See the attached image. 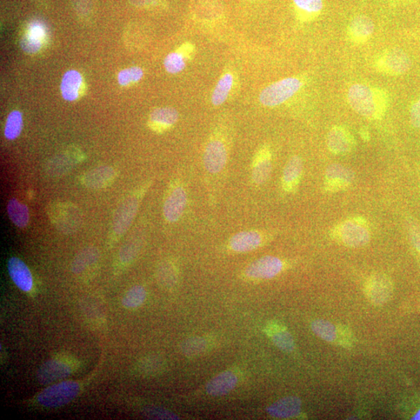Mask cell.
Wrapping results in <instances>:
<instances>
[{
  "label": "cell",
  "instance_id": "1",
  "mask_svg": "<svg viewBox=\"0 0 420 420\" xmlns=\"http://www.w3.org/2000/svg\"><path fill=\"white\" fill-rule=\"evenodd\" d=\"M348 100L352 109L359 116L373 121L383 118L390 104L388 91L362 83L350 86Z\"/></svg>",
  "mask_w": 420,
  "mask_h": 420
},
{
  "label": "cell",
  "instance_id": "2",
  "mask_svg": "<svg viewBox=\"0 0 420 420\" xmlns=\"http://www.w3.org/2000/svg\"><path fill=\"white\" fill-rule=\"evenodd\" d=\"M332 235L349 248H361L369 243L371 231L364 218L355 217L337 224L333 228Z\"/></svg>",
  "mask_w": 420,
  "mask_h": 420
},
{
  "label": "cell",
  "instance_id": "3",
  "mask_svg": "<svg viewBox=\"0 0 420 420\" xmlns=\"http://www.w3.org/2000/svg\"><path fill=\"white\" fill-rule=\"evenodd\" d=\"M304 82L298 77L280 79L266 86L259 95V102L265 107H277L288 102L303 88Z\"/></svg>",
  "mask_w": 420,
  "mask_h": 420
},
{
  "label": "cell",
  "instance_id": "4",
  "mask_svg": "<svg viewBox=\"0 0 420 420\" xmlns=\"http://www.w3.org/2000/svg\"><path fill=\"white\" fill-rule=\"evenodd\" d=\"M412 59L407 53L399 49H387L373 62V68L382 75L400 77L407 73L412 68Z\"/></svg>",
  "mask_w": 420,
  "mask_h": 420
},
{
  "label": "cell",
  "instance_id": "5",
  "mask_svg": "<svg viewBox=\"0 0 420 420\" xmlns=\"http://www.w3.org/2000/svg\"><path fill=\"white\" fill-rule=\"evenodd\" d=\"M48 215L56 228L64 233L76 231L82 222V215L76 205L54 203L49 206Z\"/></svg>",
  "mask_w": 420,
  "mask_h": 420
},
{
  "label": "cell",
  "instance_id": "6",
  "mask_svg": "<svg viewBox=\"0 0 420 420\" xmlns=\"http://www.w3.org/2000/svg\"><path fill=\"white\" fill-rule=\"evenodd\" d=\"M79 385L75 382H63L49 387L38 397V401L45 407H59L68 404L79 394Z\"/></svg>",
  "mask_w": 420,
  "mask_h": 420
},
{
  "label": "cell",
  "instance_id": "7",
  "mask_svg": "<svg viewBox=\"0 0 420 420\" xmlns=\"http://www.w3.org/2000/svg\"><path fill=\"white\" fill-rule=\"evenodd\" d=\"M228 153L221 140L212 139L206 145L203 153L205 169L212 175L219 174L228 162Z\"/></svg>",
  "mask_w": 420,
  "mask_h": 420
},
{
  "label": "cell",
  "instance_id": "8",
  "mask_svg": "<svg viewBox=\"0 0 420 420\" xmlns=\"http://www.w3.org/2000/svg\"><path fill=\"white\" fill-rule=\"evenodd\" d=\"M283 266L281 259L272 256H264L251 263L245 270L244 275L250 279H270L279 274Z\"/></svg>",
  "mask_w": 420,
  "mask_h": 420
},
{
  "label": "cell",
  "instance_id": "9",
  "mask_svg": "<svg viewBox=\"0 0 420 420\" xmlns=\"http://www.w3.org/2000/svg\"><path fill=\"white\" fill-rule=\"evenodd\" d=\"M355 174L346 166L333 164L327 168L325 174V189L330 192H336L348 189L355 181Z\"/></svg>",
  "mask_w": 420,
  "mask_h": 420
},
{
  "label": "cell",
  "instance_id": "10",
  "mask_svg": "<svg viewBox=\"0 0 420 420\" xmlns=\"http://www.w3.org/2000/svg\"><path fill=\"white\" fill-rule=\"evenodd\" d=\"M188 196L182 185H177L173 188L164 204V217L166 221L176 223L179 221L185 210Z\"/></svg>",
  "mask_w": 420,
  "mask_h": 420
},
{
  "label": "cell",
  "instance_id": "11",
  "mask_svg": "<svg viewBox=\"0 0 420 420\" xmlns=\"http://www.w3.org/2000/svg\"><path fill=\"white\" fill-rule=\"evenodd\" d=\"M326 143L331 153L343 155L355 149L356 140L349 130L342 125H335L328 132Z\"/></svg>",
  "mask_w": 420,
  "mask_h": 420
},
{
  "label": "cell",
  "instance_id": "12",
  "mask_svg": "<svg viewBox=\"0 0 420 420\" xmlns=\"http://www.w3.org/2000/svg\"><path fill=\"white\" fill-rule=\"evenodd\" d=\"M375 25L368 16L359 15L353 17L348 24V40L355 45H364L369 41L375 33Z\"/></svg>",
  "mask_w": 420,
  "mask_h": 420
},
{
  "label": "cell",
  "instance_id": "13",
  "mask_svg": "<svg viewBox=\"0 0 420 420\" xmlns=\"http://www.w3.org/2000/svg\"><path fill=\"white\" fill-rule=\"evenodd\" d=\"M366 295L375 304H383L392 295L393 286L390 279L383 274L370 277L365 286Z\"/></svg>",
  "mask_w": 420,
  "mask_h": 420
},
{
  "label": "cell",
  "instance_id": "14",
  "mask_svg": "<svg viewBox=\"0 0 420 420\" xmlns=\"http://www.w3.org/2000/svg\"><path fill=\"white\" fill-rule=\"evenodd\" d=\"M139 208V201L135 196L125 200L117 209L113 219V231L117 235H123L129 230Z\"/></svg>",
  "mask_w": 420,
  "mask_h": 420
},
{
  "label": "cell",
  "instance_id": "15",
  "mask_svg": "<svg viewBox=\"0 0 420 420\" xmlns=\"http://www.w3.org/2000/svg\"><path fill=\"white\" fill-rule=\"evenodd\" d=\"M48 39L46 26L40 22L31 23L24 31L22 40V48L25 52L36 53L41 50Z\"/></svg>",
  "mask_w": 420,
  "mask_h": 420
},
{
  "label": "cell",
  "instance_id": "16",
  "mask_svg": "<svg viewBox=\"0 0 420 420\" xmlns=\"http://www.w3.org/2000/svg\"><path fill=\"white\" fill-rule=\"evenodd\" d=\"M272 169V153L267 146L258 150L252 164L251 178L255 184L261 185L270 178Z\"/></svg>",
  "mask_w": 420,
  "mask_h": 420
},
{
  "label": "cell",
  "instance_id": "17",
  "mask_svg": "<svg viewBox=\"0 0 420 420\" xmlns=\"http://www.w3.org/2000/svg\"><path fill=\"white\" fill-rule=\"evenodd\" d=\"M70 373L71 369L68 364L59 361H49L39 368L37 378L40 383L48 385L68 378Z\"/></svg>",
  "mask_w": 420,
  "mask_h": 420
},
{
  "label": "cell",
  "instance_id": "18",
  "mask_svg": "<svg viewBox=\"0 0 420 420\" xmlns=\"http://www.w3.org/2000/svg\"><path fill=\"white\" fill-rule=\"evenodd\" d=\"M238 382V379L235 373L224 371L210 380L206 384L205 391L213 397L223 396L235 389Z\"/></svg>",
  "mask_w": 420,
  "mask_h": 420
},
{
  "label": "cell",
  "instance_id": "19",
  "mask_svg": "<svg viewBox=\"0 0 420 420\" xmlns=\"http://www.w3.org/2000/svg\"><path fill=\"white\" fill-rule=\"evenodd\" d=\"M9 274L17 288L29 292L33 286V278L28 266L22 260L13 257L8 262Z\"/></svg>",
  "mask_w": 420,
  "mask_h": 420
},
{
  "label": "cell",
  "instance_id": "20",
  "mask_svg": "<svg viewBox=\"0 0 420 420\" xmlns=\"http://www.w3.org/2000/svg\"><path fill=\"white\" fill-rule=\"evenodd\" d=\"M263 242L262 233L245 231L236 233L230 239V248L236 252H248L258 248Z\"/></svg>",
  "mask_w": 420,
  "mask_h": 420
},
{
  "label": "cell",
  "instance_id": "21",
  "mask_svg": "<svg viewBox=\"0 0 420 420\" xmlns=\"http://www.w3.org/2000/svg\"><path fill=\"white\" fill-rule=\"evenodd\" d=\"M178 111L171 107L153 110L149 118L150 127L156 132L168 130L178 121Z\"/></svg>",
  "mask_w": 420,
  "mask_h": 420
},
{
  "label": "cell",
  "instance_id": "22",
  "mask_svg": "<svg viewBox=\"0 0 420 420\" xmlns=\"http://www.w3.org/2000/svg\"><path fill=\"white\" fill-rule=\"evenodd\" d=\"M302 410V402L295 396L278 400L267 408L269 414L277 419H289L297 417Z\"/></svg>",
  "mask_w": 420,
  "mask_h": 420
},
{
  "label": "cell",
  "instance_id": "23",
  "mask_svg": "<svg viewBox=\"0 0 420 420\" xmlns=\"http://www.w3.org/2000/svg\"><path fill=\"white\" fill-rule=\"evenodd\" d=\"M116 178V171L109 166L93 169L82 178L84 185L89 189H98L109 186Z\"/></svg>",
  "mask_w": 420,
  "mask_h": 420
},
{
  "label": "cell",
  "instance_id": "24",
  "mask_svg": "<svg viewBox=\"0 0 420 420\" xmlns=\"http://www.w3.org/2000/svg\"><path fill=\"white\" fill-rule=\"evenodd\" d=\"M303 162L299 156H293L285 166L283 177L282 186L286 192L295 191L301 181L303 173Z\"/></svg>",
  "mask_w": 420,
  "mask_h": 420
},
{
  "label": "cell",
  "instance_id": "25",
  "mask_svg": "<svg viewBox=\"0 0 420 420\" xmlns=\"http://www.w3.org/2000/svg\"><path fill=\"white\" fill-rule=\"evenodd\" d=\"M83 86V77L81 73L77 70H69L63 77L60 89L66 101L73 102L81 95Z\"/></svg>",
  "mask_w": 420,
  "mask_h": 420
},
{
  "label": "cell",
  "instance_id": "26",
  "mask_svg": "<svg viewBox=\"0 0 420 420\" xmlns=\"http://www.w3.org/2000/svg\"><path fill=\"white\" fill-rule=\"evenodd\" d=\"M300 21L311 22L322 15L323 0H293Z\"/></svg>",
  "mask_w": 420,
  "mask_h": 420
},
{
  "label": "cell",
  "instance_id": "27",
  "mask_svg": "<svg viewBox=\"0 0 420 420\" xmlns=\"http://www.w3.org/2000/svg\"><path fill=\"white\" fill-rule=\"evenodd\" d=\"M100 257V253L98 249L93 247H89L83 249L73 259L72 263V272L75 274H81L84 271L90 267L91 265L96 263Z\"/></svg>",
  "mask_w": 420,
  "mask_h": 420
},
{
  "label": "cell",
  "instance_id": "28",
  "mask_svg": "<svg viewBox=\"0 0 420 420\" xmlns=\"http://www.w3.org/2000/svg\"><path fill=\"white\" fill-rule=\"evenodd\" d=\"M8 212L11 221L19 228H24L30 221L29 210L26 205L12 199L8 205Z\"/></svg>",
  "mask_w": 420,
  "mask_h": 420
},
{
  "label": "cell",
  "instance_id": "29",
  "mask_svg": "<svg viewBox=\"0 0 420 420\" xmlns=\"http://www.w3.org/2000/svg\"><path fill=\"white\" fill-rule=\"evenodd\" d=\"M233 83V77L231 72H226L219 79L212 95V104L215 106L223 104L228 99Z\"/></svg>",
  "mask_w": 420,
  "mask_h": 420
},
{
  "label": "cell",
  "instance_id": "30",
  "mask_svg": "<svg viewBox=\"0 0 420 420\" xmlns=\"http://www.w3.org/2000/svg\"><path fill=\"white\" fill-rule=\"evenodd\" d=\"M78 162V157L70 155H59L53 158L47 166V171L52 176H60L68 172Z\"/></svg>",
  "mask_w": 420,
  "mask_h": 420
},
{
  "label": "cell",
  "instance_id": "31",
  "mask_svg": "<svg viewBox=\"0 0 420 420\" xmlns=\"http://www.w3.org/2000/svg\"><path fill=\"white\" fill-rule=\"evenodd\" d=\"M311 329L319 338L328 343H334L338 338L336 327L325 320H316L311 323Z\"/></svg>",
  "mask_w": 420,
  "mask_h": 420
},
{
  "label": "cell",
  "instance_id": "32",
  "mask_svg": "<svg viewBox=\"0 0 420 420\" xmlns=\"http://www.w3.org/2000/svg\"><path fill=\"white\" fill-rule=\"evenodd\" d=\"M23 129V117L19 111H13L6 119L4 135L6 139L13 140L21 135Z\"/></svg>",
  "mask_w": 420,
  "mask_h": 420
},
{
  "label": "cell",
  "instance_id": "33",
  "mask_svg": "<svg viewBox=\"0 0 420 420\" xmlns=\"http://www.w3.org/2000/svg\"><path fill=\"white\" fill-rule=\"evenodd\" d=\"M208 341L203 337H191L182 343V351L185 356L194 357L202 355L208 349Z\"/></svg>",
  "mask_w": 420,
  "mask_h": 420
},
{
  "label": "cell",
  "instance_id": "34",
  "mask_svg": "<svg viewBox=\"0 0 420 420\" xmlns=\"http://www.w3.org/2000/svg\"><path fill=\"white\" fill-rule=\"evenodd\" d=\"M146 292L141 286H133L123 297V305L126 309H137L145 302Z\"/></svg>",
  "mask_w": 420,
  "mask_h": 420
},
{
  "label": "cell",
  "instance_id": "35",
  "mask_svg": "<svg viewBox=\"0 0 420 420\" xmlns=\"http://www.w3.org/2000/svg\"><path fill=\"white\" fill-rule=\"evenodd\" d=\"M272 341L279 350L286 352H290L295 348V341L290 333L284 329H279L272 332Z\"/></svg>",
  "mask_w": 420,
  "mask_h": 420
},
{
  "label": "cell",
  "instance_id": "36",
  "mask_svg": "<svg viewBox=\"0 0 420 420\" xmlns=\"http://www.w3.org/2000/svg\"><path fill=\"white\" fill-rule=\"evenodd\" d=\"M164 68L171 75H177L185 68V58L181 52H171L164 59Z\"/></svg>",
  "mask_w": 420,
  "mask_h": 420
},
{
  "label": "cell",
  "instance_id": "37",
  "mask_svg": "<svg viewBox=\"0 0 420 420\" xmlns=\"http://www.w3.org/2000/svg\"><path fill=\"white\" fill-rule=\"evenodd\" d=\"M143 77V71L139 66L125 69L118 73V81L122 86L137 83Z\"/></svg>",
  "mask_w": 420,
  "mask_h": 420
},
{
  "label": "cell",
  "instance_id": "38",
  "mask_svg": "<svg viewBox=\"0 0 420 420\" xmlns=\"http://www.w3.org/2000/svg\"><path fill=\"white\" fill-rule=\"evenodd\" d=\"M158 277L161 282L166 286L174 285L176 282V272L173 265L164 263L158 269Z\"/></svg>",
  "mask_w": 420,
  "mask_h": 420
},
{
  "label": "cell",
  "instance_id": "39",
  "mask_svg": "<svg viewBox=\"0 0 420 420\" xmlns=\"http://www.w3.org/2000/svg\"><path fill=\"white\" fill-rule=\"evenodd\" d=\"M138 245L135 242H130L125 244L119 252V258L123 263H128L132 261L137 254Z\"/></svg>",
  "mask_w": 420,
  "mask_h": 420
},
{
  "label": "cell",
  "instance_id": "40",
  "mask_svg": "<svg viewBox=\"0 0 420 420\" xmlns=\"http://www.w3.org/2000/svg\"><path fill=\"white\" fill-rule=\"evenodd\" d=\"M409 232L412 244L420 253V226L415 222L411 221L409 223Z\"/></svg>",
  "mask_w": 420,
  "mask_h": 420
},
{
  "label": "cell",
  "instance_id": "41",
  "mask_svg": "<svg viewBox=\"0 0 420 420\" xmlns=\"http://www.w3.org/2000/svg\"><path fill=\"white\" fill-rule=\"evenodd\" d=\"M410 117L411 124L415 128L420 129V98L412 103L410 111Z\"/></svg>",
  "mask_w": 420,
  "mask_h": 420
},
{
  "label": "cell",
  "instance_id": "42",
  "mask_svg": "<svg viewBox=\"0 0 420 420\" xmlns=\"http://www.w3.org/2000/svg\"><path fill=\"white\" fill-rule=\"evenodd\" d=\"M148 417L160 419H178V417L169 411L162 409H153L148 411Z\"/></svg>",
  "mask_w": 420,
  "mask_h": 420
},
{
  "label": "cell",
  "instance_id": "43",
  "mask_svg": "<svg viewBox=\"0 0 420 420\" xmlns=\"http://www.w3.org/2000/svg\"><path fill=\"white\" fill-rule=\"evenodd\" d=\"M130 2L137 8H150V6H155L158 0H130Z\"/></svg>",
  "mask_w": 420,
  "mask_h": 420
},
{
  "label": "cell",
  "instance_id": "44",
  "mask_svg": "<svg viewBox=\"0 0 420 420\" xmlns=\"http://www.w3.org/2000/svg\"><path fill=\"white\" fill-rule=\"evenodd\" d=\"M361 133V136H362L363 139L365 140V141H368L370 135H369L368 130H362Z\"/></svg>",
  "mask_w": 420,
  "mask_h": 420
},
{
  "label": "cell",
  "instance_id": "45",
  "mask_svg": "<svg viewBox=\"0 0 420 420\" xmlns=\"http://www.w3.org/2000/svg\"><path fill=\"white\" fill-rule=\"evenodd\" d=\"M412 419L414 420H420V410H419V412L417 413V414L414 416V417L412 418Z\"/></svg>",
  "mask_w": 420,
  "mask_h": 420
},
{
  "label": "cell",
  "instance_id": "46",
  "mask_svg": "<svg viewBox=\"0 0 420 420\" xmlns=\"http://www.w3.org/2000/svg\"><path fill=\"white\" fill-rule=\"evenodd\" d=\"M396 1H400V2H410V0H396Z\"/></svg>",
  "mask_w": 420,
  "mask_h": 420
}]
</instances>
